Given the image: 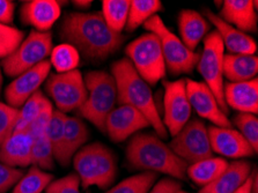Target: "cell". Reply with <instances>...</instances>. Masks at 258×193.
Instances as JSON below:
<instances>
[{
	"mask_svg": "<svg viewBox=\"0 0 258 193\" xmlns=\"http://www.w3.org/2000/svg\"><path fill=\"white\" fill-rule=\"evenodd\" d=\"M60 38L74 46L80 56L92 62H101L115 54L125 37L112 31L101 12H69L59 28Z\"/></svg>",
	"mask_w": 258,
	"mask_h": 193,
	"instance_id": "obj_1",
	"label": "cell"
},
{
	"mask_svg": "<svg viewBox=\"0 0 258 193\" xmlns=\"http://www.w3.org/2000/svg\"><path fill=\"white\" fill-rule=\"evenodd\" d=\"M126 161L136 170L165 174L170 178L184 180L189 164L175 154L158 136L137 133L126 147Z\"/></svg>",
	"mask_w": 258,
	"mask_h": 193,
	"instance_id": "obj_2",
	"label": "cell"
},
{
	"mask_svg": "<svg viewBox=\"0 0 258 193\" xmlns=\"http://www.w3.org/2000/svg\"><path fill=\"white\" fill-rule=\"evenodd\" d=\"M111 76L117 88V102L119 105L134 106L150 121L156 136L162 139L168 138V132L159 115L150 85L136 72L131 61L122 58L111 65Z\"/></svg>",
	"mask_w": 258,
	"mask_h": 193,
	"instance_id": "obj_3",
	"label": "cell"
},
{
	"mask_svg": "<svg viewBox=\"0 0 258 193\" xmlns=\"http://www.w3.org/2000/svg\"><path fill=\"white\" fill-rule=\"evenodd\" d=\"M76 174L84 188L97 186L107 190L117 176V157L107 146L100 143L85 145L73 156Z\"/></svg>",
	"mask_w": 258,
	"mask_h": 193,
	"instance_id": "obj_4",
	"label": "cell"
},
{
	"mask_svg": "<svg viewBox=\"0 0 258 193\" xmlns=\"http://www.w3.org/2000/svg\"><path fill=\"white\" fill-rule=\"evenodd\" d=\"M84 80L87 98L78 109V113L104 133L105 119L115 108L117 101L115 79L105 71H91L86 74Z\"/></svg>",
	"mask_w": 258,
	"mask_h": 193,
	"instance_id": "obj_5",
	"label": "cell"
},
{
	"mask_svg": "<svg viewBox=\"0 0 258 193\" xmlns=\"http://www.w3.org/2000/svg\"><path fill=\"white\" fill-rule=\"evenodd\" d=\"M126 58L136 72L150 86H154L166 76L167 69L160 39L153 33H146L128 43Z\"/></svg>",
	"mask_w": 258,
	"mask_h": 193,
	"instance_id": "obj_6",
	"label": "cell"
},
{
	"mask_svg": "<svg viewBox=\"0 0 258 193\" xmlns=\"http://www.w3.org/2000/svg\"><path fill=\"white\" fill-rule=\"evenodd\" d=\"M144 28L148 33H153L160 39L166 69L173 76L189 74L197 66L199 53L187 49L179 37L167 28L163 20L154 15L144 23Z\"/></svg>",
	"mask_w": 258,
	"mask_h": 193,
	"instance_id": "obj_7",
	"label": "cell"
},
{
	"mask_svg": "<svg viewBox=\"0 0 258 193\" xmlns=\"http://www.w3.org/2000/svg\"><path fill=\"white\" fill-rule=\"evenodd\" d=\"M203 51L199 53L197 70L204 79V84L216 96L220 108L226 116L229 109L224 96V56L225 48L217 31H211L203 39Z\"/></svg>",
	"mask_w": 258,
	"mask_h": 193,
	"instance_id": "obj_8",
	"label": "cell"
},
{
	"mask_svg": "<svg viewBox=\"0 0 258 193\" xmlns=\"http://www.w3.org/2000/svg\"><path fill=\"white\" fill-rule=\"evenodd\" d=\"M52 51V34L31 30L18 49L3 59L2 68L7 77L17 78L46 60Z\"/></svg>",
	"mask_w": 258,
	"mask_h": 193,
	"instance_id": "obj_9",
	"label": "cell"
},
{
	"mask_svg": "<svg viewBox=\"0 0 258 193\" xmlns=\"http://www.w3.org/2000/svg\"><path fill=\"white\" fill-rule=\"evenodd\" d=\"M44 90L57 110L62 113L78 110L87 98L85 80L79 70L49 74L44 82Z\"/></svg>",
	"mask_w": 258,
	"mask_h": 193,
	"instance_id": "obj_10",
	"label": "cell"
},
{
	"mask_svg": "<svg viewBox=\"0 0 258 193\" xmlns=\"http://www.w3.org/2000/svg\"><path fill=\"white\" fill-rule=\"evenodd\" d=\"M168 146L189 165L213 156L207 127L199 119L187 121Z\"/></svg>",
	"mask_w": 258,
	"mask_h": 193,
	"instance_id": "obj_11",
	"label": "cell"
},
{
	"mask_svg": "<svg viewBox=\"0 0 258 193\" xmlns=\"http://www.w3.org/2000/svg\"><path fill=\"white\" fill-rule=\"evenodd\" d=\"M165 96H163V119L167 132L171 137L177 135L183 126L190 120L191 105L187 98L185 79L175 81H165Z\"/></svg>",
	"mask_w": 258,
	"mask_h": 193,
	"instance_id": "obj_12",
	"label": "cell"
},
{
	"mask_svg": "<svg viewBox=\"0 0 258 193\" xmlns=\"http://www.w3.org/2000/svg\"><path fill=\"white\" fill-rule=\"evenodd\" d=\"M150 121L134 106L122 104L112 109L104 123V133L114 143H123L137 132L150 127Z\"/></svg>",
	"mask_w": 258,
	"mask_h": 193,
	"instance_id": "obj_13",
	"label": "cell"
},
{
	"mask_svg": "<svg viewBox=\"0 0 258 193\" xmlns=\"http://www.w3.org/2000/svg\"><path fill=\"white\" fill-rule=\"evenodd\" d=\"M186 94L191 109L197 112L199 117L210 120L218 127H232V121L222 111L216 96L204 82L186 79Z\"/></svg>",
	"mask_w": 258,
	"mask_h": 193,
	"instance_id": "obj_14",
	"label": "cell"
},
{
	"mask_svg": "<svg viewBox=\"0 0 258 193\" xmlns=\"http://www.w3.org/2000/svg\"><path fill=\"white\" fill-rule=\"evenodd\" d=\"M51 64L49 60L42 61L35 68L23 72L14 78V80L5 89L7 104L12 108L20 109L30 96H33L49 77Z\"/></svg>",
	"mask_w": 258,
	"mask_h": 193,
	"instance_id": "obj_15",
	"label": "cell"
},
{
	"mask_svg": "<svg viewBox=\"0 0 258 193\" xmlns=\"http://www.w3.org/2000/svg\"><path fill=\"white\" fill-rule=\"evenodd\" d=\"M207 132H209L212 152L219 155L228 157V159L242 160L244 157H250L256 154L251 146L237 130L232 127H218L212 125L207 128Z\"/></svg>",
	"mask_w": 258,
	"mask_h": 193,
	"instance_id": "obj_16",
	"label": "cell"
},
{
	"mask_svg": "<svg viewBox=\"0 0 258 193\" xmlns=\"http://www.w3.org/2000/svg\"><path fill=\"white\" fill-rule=\"evenodd\" d=\"M61 13L60 4L54 0H30L22 4L20 19L23 25L34 27V30L48 33Z\"/></svg>",
	"mask_w": 258,
	"mask_h": 193,
	"instance_id": "obj_17",
	"label": "cell"
},
{
	"mask_svg": "<svg viewBox=\"0 0 258 193\" xmlns=\"http://www.w3.org/2000/svg\"><path fill=\"white\" fill-rule=\"evenodd\" d=\"M206 20L216 27V31L221 37L224 48L228 50L229 54H255L257 44L255 39L250 37L248 34L242 33L241 30L234 28L224 20H221L217 14H214L209 9L204 10Z\"/></svg>",
	"mask_w": 258,
	"mask_h": 193,
	"instance_id": "obj_18",
	"label": "cell"
},
{
	"mask_svg": "<svg viewBox=\"0 0 258 193\" xmlns=\"http://www.w3.org/2000/svg\"><path fill=\"white\" fill-rule=\"evenodd\" d=\"M218 17L242 33H257V2L226 0Z\"/></svg>",
	"mask_w": 258,
	"mask_h": 193,
	"instance_id": "obj_19",
	"label": "cell"
},
{
	"mask_svg": "<svg viewBox=\"0 0 258 193\" xmlns=\"http://www.w3.org/2000/svg\"><path fill=\"white\" fill-rule=\"evenodd\" d=\"M33 138L27 130L13 131L0 146V162L12 168H26L31 165Z\"/></svg>",
	"mask_w": 258,
	"mask_h": 193,
	"instance_id": "obj_20",
	"label": "cell"
},
{
	"mask_svg": "<svg viewBox=\"0 0 258 193\" xmlns=\"http://www.w3.org/2000/svg\"><path fill=\"white\" fill-rule=\"evenodd\" d=\"M226 105L242 113L258 112V79L244 82H228L224 85Z\"/></svg>",
	"mask_w": 258,
	"mask_h": 193,
	"instance_id": "obj_21",
	"label": "cell"
},
{
	"mask_svg": "<svg viewBox=\"0 0 258 193\" xmlns=\"http://www.w3.org/2000/svg\"><path fill=\"white\" fill-rule=\"evenodd\" d=\"M252 165L249 161L236 160L228 163L222 174L206 186L202 187L198 193H234L244 184L251 174Z\"/></svg>",
	"mask_w": 258,
	"mask_h": 193,
	"instance_id": "obj_22",
	"label": "cell"
},
{
	"mask_svg": "<svg viewBox=\"0 0 258 193\" xmlns=\"http://www.w3.org/2000/svg\"><path fill=\"white\" fill-rule=\"evenodd\" d=\"M181 41L187 49L195 51L210 31V22L194 10H182L178 14Z\"/></svg>",
	"mask_w": 258,
	"mask_h": 193,
	"instance_id": "obj_23",
	"label": "cell"
},
{
	"mask_svg": "<svg viewBox=\"0 0 258 193\" xmlns=\"http://www.w3.org/2000/svg\"><path fill=\"white\" fill-rule=\"evenodd\" d=\"M258 72L256 54H225L224 77L229 82H244L255 79Z\"/></svg>",
	"mask_w": 258,
	"mask_h": 193,
	"instance_id": "obj_24",
	"label": "cell"
},
{
	"mask_svg": "<svg viewBox=\"0 0 258 193\" xmlns=\"http://www.w3.org/2000/svg\"><path fill=\"white\" fill-rule=\"evenodd\" d=\"M228 161L222 157H209V159L199 161L197 163L190 164L187 167L186 176L195 184L204 187L218 178L228 167Z\"/></svg>",
	"mask_w": 258,
	"mask_h": 193,
	"instance_id": "obj_25",
	"label": "cell"
},
{
	"mask_svg": "<svg viewBox=\"0 0 258 193\" xmlns=\"http://www.w3.org/2000/svg\"><path fill=\"white\" fill-rule=\"evenodd\" d=\"M65 113L57 109L53 110L46 128V137L51 144L54 161H57L62 167H69L70 162L65 155Z\"/></svg>",
	"mask_w": 258,
	"mask_h": 193,
	"instance_id": "obj_26",
	"label": "cell"
},
{
	"mask_svg": "<svg viewBox=\"0 0 258 193\" xmlns=\"http://www.w3.org/2000/svg\"><path fill=\"white\" fill-rule=\"evenodd\" d=\"M89 131L80 118L66 116L65 120V155L70 163L76 153L88 141Z\"/></svg>",
	"mask_w": 258,
	"mask_h": 193,
	"instance_id": "obj_27",
	"label": "cell"
},
{
	"mask_svg": "<svg viewBox=\"0 0 258 193\" xmlns=\"http://www.w3.org/2000/svg\"><path fill=\"white\" fill-rule=\"evenodd\" d=\"M162 9V3L159 0H132L130 2L125 30L130 33L135 31L140 26H144V23L154 15H158Z\"/></svg>",
	"mask_w": 258,
	"mask_h": 193,
	"instance_id": "obj_28",
	"label": "cell"
},
{
	"mask_svg": "<svg viewBox=\"0 0 258 193\" xmlns=\"http://www.w3.org/2000/svg\"><path fill=\"white\" fill-rule=\"evenodd\" d=\"M102 17L107 26L117 34H122L126 26L130 2L128 0H103Z\"/></svg>",
	"mask_w": 258,
	"mask_h": 193,
	"instance_id": "obj_29",
	"label": "cell"
},
{
	"mask_svg": "<svg viewBox=\"0 0 258 193\" xmlns=\"http://www.w3.org/2000/svg\"><path fill=\"white\" fill-rule=\"evenodd\" d=\"M51 105V102L48 100V97L43 95L41 90H37L33 96H30L25 102L20 109H19V117L15 124L14 131H22L27 130L28 126L41 115V112L45 108Z\"/></svg>",
	"mask_w": 258,
	"mask_h": 193,
	"instance_id": "obj_30",
	"label": "cell"
},
{
	"mask_svg": "<svg viewBox=\"0 0 258 193\" xmlns=\"http://www.w3.org/2000/svg\"><path fill=\"white\" fill-rule=\"evenodd\" d=\"M53 180V176L31 165L27 174L14 185L12 193H42Z\"/></svg>",
	"mask_w": 258,
	"mask_h": 193,
	"instance_id": "obj_31",
	"label": "cell"
},
{
	"mask_svg": "<svg viewBox=\"0 0 258 193\" xmlns=\"http://www.w3.org/2000/svg\"><path fill=\"white\" fill-rule=\"evenodd\" d=\"M49 61L57 73H68L78 70L80 64V54L74 46L62 43L52 48Z\"/></svg>",
	"mask_w": 258,
	"mask_h": 193,
	"instance_id": "obj_32",
	"label": "cell"
},
{
	"mask_svg": "<svg viewBox=\"0 0 258 193\" xmlns=\"http://www.w3.org/2000/svg\"><path fill=\"white\" fill-rule=\"evenodd\" d=\"M158 179V174L143 171L140 174L127 177L104 193H148Z\"/></svg>",
	"mask_w": 258,
	"mask_h": 193,
	"instance_id": "obj_33",
	"label": "cell"
},
{
	"mask_svg": "<svg viewBox=\"0 0 258 193\" xmlns=\"http://www.w3.org/2000/svg\"><path fill=\"white\" fill-rule=\"evenodd\" d=\"M31 165L40 168L41 170H52L54 168L52 147L48 137H46V133L33 139Z\"/></svg>",
	"mask_w": 258,
	"mask_h": 193,
	"instance_id": "obj_34",
	"label": "cell"
},
{
	"mask_svg": "<svg viewBox=\"0 0 258 193\" xmlns=\"http://www.w3.org/2000/svg\"><path fill=\"white\" fill-rule=\"evenodd\" d=\"M234 125L237 127V131L251 146L253 152L258 151V118L252 113H237L234 117Z\"/></svg>",
	"mask_w": 258,
	"mask_h": 193,
	"instance_id": "obj_35",
	"label": "cell"
},
{
	"mask_svg": "<svg viewBox=\"0 0 258 193\" xmlns=\"http://www.w3.org/2000/svg\"><path fill=\"white\" fill-rule=\"evenodd\" d=\"M25 39V33L14 27L0 23V59H5L18 49Z\"/></svg>",
	"mask_w": 258,
	"mask_h": 193,
	"instance_id": "obj_36",
	"label": "cell"
},
{
	"mask_svg": "<svg viewBox=\"0 0 258 193\" xmlns=\"http://www.w3.org/2000/svg\"><path fill=\"white\" fill-rule=\"evenodd\" d=\"M19 117V109L0 102V146L13 133Z\"/></svg>",
	"mask_w": 258,
	"mask_h": 193,
	"instance_id": "obj_37",
	"label": "cell"
},
{
	"mask_svg": "<svg viewBox=\"0 0 258 193\" xmlns=\"http://www.w3.org/2000/svg\"><path fill=\"white\" fill-rule=\"evenodd\" d=\"M80 179L77 174H70L52 180L45 188V193H81Z\"/></svg>",
	"mask_w": 258,
	"mask_h": 193,
	"instance_id": "obj_38",
	"label": "cell"
},
{
	"mask_svg": "<svg viewBox=\"0 0 258 193\" xmlns=\"http://www.w3.org/2000/svg\"><path fill=\"white\" fill-rule=\"evenodd\" d=\"M25 172L21 169L12 168L0 162V193H6L14 187Z\"/></svg>",
	"mask_w": 258,
	"mask_h": 193,
	"instance_id": "obj_39",
	"label": "cell"
},
{
	"mask_svg": "<svg viewBox=\"0 0 258 193\" xmlns=\"http://www.w3.org/2000/svg\"><path fill=\"white\" fill-rule=\"evenodd\" d=\"M182 185L178 180L170 177H165L155 183L148 193H177L181 191Z\"/></svg>",
	"mask_w": 258,
	"mask_h": 193,
	"instance_id": "obj_40",
	"label": "cell"
},
{
	"mask_svg": "<svg viewBox=\"0 0 258 193\" xmlns=\"http://www.w3.org/2000/svg\"><path fill=\"white\" fill-rule=\"evenodd\" d=\"M15 4L10 0H0V23L9 25L13 22Z\"/></svg>",
	"mask_w": 258,
	"mask_h": 193,
	"instance_id": "obj_41",
	"label": "cell"
},
{
	"mask_svg": "<svg viewBox=\"0 0 258 193\" xmlns=\"http://www.w3.org/2000/svg\"><path fill=\"white\" fill-rule=\"evenodd\" d=\"M251 178V185H250V193H258V175H257V169H253L250 175Z\"/></svg>",
	"mask_w": 258,
	"mask_h": 193,
	"instance_id": "obj_42",
	"label": "cell"
},
{
	"mask_svg": "<svg viewBox=\"0 0 258 193\" xmlns=\"http://www.w3.org/2000/svg\"><path fill=\"white\" fill-rule=\"evenodd\" d=\"M250 175H251V174H250ZM250 185H251V178H250V176H249V178L245 180L244 184L242 185V186L234 193H250Z\"/></svg>",
	"mask_w": 258,
	"mask_h": 193,
	"instance_id": "obj_43",
	"label": "cell"
},
{
	"mask_svg": "<svg viewBox=\"0 0 258 193\" xmlns=\"http://www.w3.org/2000/svg\"><path fill=\"white\" fill-rule=\"evenodd\" d=\"M92 0H87V2H84V0H76L73 2V5L76 7H80V9H88L92 5Z\"/></svg>",
	"mask_w": 258,
	"mask_h": 193,
	"instance_id": "obj_44",
	"label": "cell"
},
{
	"mask_svg": "<svg viewBox=\"0 0 258 193\" xmlns=\"http://www.w3.org/2000/svg\"><path fill=\"white\" fill-rule=\"evenodd\" d=\"M2 87H3V74H2V71H0V93H2Z\"/></svg>",
	"mask_w": 258,
	"mask_h": 193,
	"instance_id": "obj_45",
	"label": "cell"
},
{
	"mask_svg": "<svg viewBox=\"0 0 258 193\" xmlns=\"http://www.w3.org/2000/svg\"><path fill=\"white\" fill-rule=\"evenodd\" d=\"M177 193H186V192H184V191H182V190H181V191H178Z\"/></svg>",
	"mask_w": 258,
	"mask_h": 193,
	"instance_id": "obj_46",
	"label": "cell"
},
{
	"mask_svg": "<svg viewBox=\"0 0 258 193\" xmlns=\"http://www.w3.org/2000/svg\"><path fill=\"white\" fill-rule=\"evenodd\" d=\"M87 193H91V192H87Z\"/></svg>",
	"mask_w": 258,
	"mask_h": 193,
	"instance_id": "obj_47",
	"label": "cell"
}]
</instances>
